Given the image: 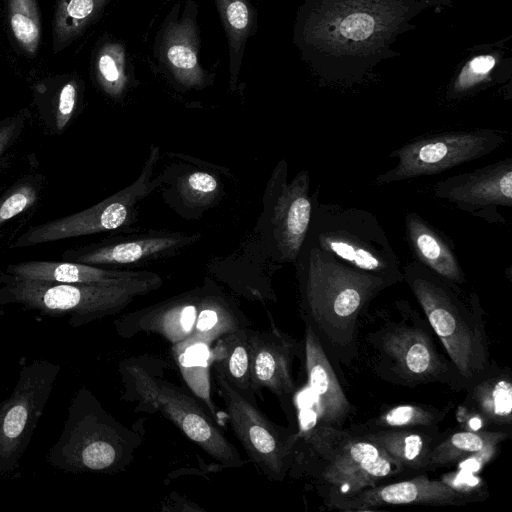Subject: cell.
<instances>
[{
    "label": "cell",
    "instance_id": "cell-1",
    "mask_svg": "<svg viewBox=\"0 0 512 512\" xmlns=\"http://www.w3.org/2000/svg\"><path fill=\"white\" fill-rule=\"evenodd\" d=\"M435 0H307L298 40L314 68L329 81L362 79L390 57L392 42Z\"/></svg>",
    "mask_w": 512,
    "mask_h": 512
},
{
    "label": "cell",
    "instance_id": "cell-2",
    "mask_svg": "<svg viewBox=\"0 0 512 512\" xmlns=\"http://www.w3.org/2000/svg\"><path fill=\"white\" fill-rule=\"evenodd\" d=\"M426 317L404 299L371 313L358 324V355L382 381L406 388L440 383L459 392L465 384Z\"/></svg>",
    "mask_w": 512,
    "mask_h": 512
},
{
    "label": "cell",
    "instance_id": "cell-3",
    "mask_svg": "<svg viewBox=\"0 0 512 512\" xmlns=\"http://www.w3.org/2000/svg\"><path fill=\"white\" fill-rule=\"evenodd\" d=\"M300 316L315 331L331 360L358 358V324L370 303L391 287L323 253L303 250L295 261Z\"/></svg>",
    "mask_w": 512,
    "mask_h": 512
},
{
    "label": "cell",
    "instance_id": "cell-4",
    "mask_svg": "<svg viewBox=\"0 0 512 512\" xmlns=\"http://www.w3.org/2000/svg\"><path fill=\"white\" fill-rule=\"evenodd\" d=\"M405 472L372 440L317 422L298 429L289 470L308 480L328 509L338 511L356 493Z\"/></svg>",
    "mask_w": 512,
    "mask_h": 512
},
{
    "label": "cell",
    "instance_id": "cell-5",
    "mask_svg": "<svg viewBox=\"0 0 512 512\" xmlns=\"http://www.w3.org/2000/svg\"><path fill=\"white\" fill-rule=\"evenodd\" d=\"M403 279L444 351L460 374L465 389L491 366L484 310L476 293L435 274L417 261L403 268Z\"/></svg>",
    "mask_w": 512,
    "mask_h": 512
},
{
    "label": "cell",
    "instance_id": "cell-6",
    "mask_svg": "<svg viewBox=\"0 0 512 512\" xmlns=\"http://www.w3.org/2000/svg\"><path fill=\"white\" fill-rule=\"evenodd\" d=\"M161 359L143 355L123 359L118 372L122 399L135 403V413L160 414L223 468H239L244 460L214 417L183 388L165 379Z\"/></svg>",
    "mask_w": 512,
    "mask_h": 512
},
{
    "label": "cell",
    "instance_id": "cell-7",
    "mask_svg": "<svg viewBox=\"0 0 512 512\" xmlns=\"http://www.w3.org/2000/svg\"><path fill=\"white\" fill-rule=\"evenodd\" d=\"M114 324L122 338L154 334L171 345L187 340L212 345L227 333L251 327L238 304L208 277L201 286L127 313Z\"/></svg>",
    "mask_w": 512,
    "mask_h": 512
},
{
    "label": "cell",
    "instance_id": "cell-8",
    "mask_svg": "<svg viewBox=\"0 0 512 512\" xmlns=\"http://www.w3.org/2000/svg\"><path fill=\"white\" fill-rule=\"evenodd\" d=\"M163 279L143 270L140 275L114 283L64 284L14 278L8 283L11 297L29 308L46 313H68L81 322L114 315L136 298L158 290Z\"/></svg>",
    "mask_w": 512,
    "mask_h": 512
},
{
    "label": "cell",
    "instance_id": "cell-9",
    "mask_svg": "<svg viewBox=\"0 0 512 512\" xmlns=\"http://www.w3.org/2000/svg\"><path fill=\"white\" fill-rule=\"evenodd\" d=\"M214 376L232 431L250 461L268 480L284 481L292 465L298 429L274 423L257 406L255 394L236 389L216 370Z\"/></svg>",
    "mask_w": 512,
    "mask_h": 512
},
{
    "label": "cell",
    "instance_id": "cell-10",
    "mask_svg": "<svg viewBox=\"0 0 512 512\" xmlns=\"http://www.w3.org/2000/svg\"><path fill=\"white\" fill-rule=\"evenodd\" d=\"M159 156V147L152 145L141 173L133 183L88 209L31 227L12 247H26L119 229L137 231L130 227L137 221L138 203L164 182L163 175L153 178Z\"/></svg>",
    "mask_w": 512,
    "mask_h": 512
},
{
    "label": "cell",
    "instance_id": "cell-11",
    "mask_svg": "<svg viewBox=\"0 0 512 512\" xmlns=\"http://www.w3.org/2000/svg\"><path fill=\"white\" fill-rule=\"evenodd\" d=\"M506 139L493 129L432 133L417 137L390 153L396 165L378 175L374 183L386 185L442 173L498 149Z\"/></svg>",
    "mask_w": 512,
    "mask_h": 512
},
{
    "label": "cell",
    "instance_id": "cell-12",
    "mask_svg": "<svg viewBox=\"0 0 512 512\" xmlns=\"http://www.w3.org/2000/svg\"><path fill=\"white\" fill-rule=\"evenodd\" d=\"M271 180L268 224L274 257L281 263H295L311 222L309 173L300 171L287 182V165L282 162Z\"/></svg>",
    "mask_w": 512,
    "mask_h": 512
},
{
    "label": "cell",
    "instance_id": "cell-13",
    "mask_svg": "<svg viewBox=\"0 0 512 512\" xmlns=\"http://www.w3.org/2000/svg\"><path fill=\"white\" fill-rule=\"evenodd\" d=\"M433 196L490 223H504L499 207L512 206V158L447 177L433 185Z\"/></svg>",
    "mask_w": 512,
    "mask_h": 512
},
{
    "label": "cell",
    "instance_id": "cell-14",
    "mask_svg": "<svg viewBox=\"0 0 512 512\" xmlns=\"http://www.w3.org/2000/svg\"><path fill=\"white\" fill-rule=\"evenodd\" d=\"M251 351L250 382L255 395L268 389L290 419L297 386L292 373L296 357L304 355V343L282 331L272 321L267 330L248 329Z\"/></svg>",
    "mask_w": 512,
    "mask_h": 512
},
{
    "label": "cell",
    "instance_id": "cell-15",
    "mask_svg": "<svg viewBox=\"0 0 512 512\" xmlns=\"http://www.w3.org/2000/svg\"><path fill=\"white\" fill-rule=\"evenodd\" d=\"M201 234L178 231H147L117 236L82 248L68 250L63 258L89 265L142 266L179 253Z\"/></svg>",
    "mask_w": 512,
    "mask_h": 512
},
{
    "label": "cell",
    "instance_id": "cell-16",
    "mask_svg": "<svg viewBox=\"0 0 512 512\" xmlns=\"http://www.w3.org/2000/svg\"><path fill=\"white\" fill-rule=\"evenodd\" d=\"M304 362L307 381L315 399V421L335 428H344L354 414L335 373L332 361L313 328L304 322Z\"/></svg>",
    "mask_w": 512,
    "mask_h": 512
},
{
    "label": "cell",
    "instance_id": "cell-17",
    "mask_svg": "<svg viewBox=\"0 0 512 512\" xmlns=\"http://www.w3.org/2000/svg\"><path fill=\"white\" fill-rule=\"evenodd\" d=\"M470 503L441 479L426 474L363 489L345 501L340 511H373L382 506H459Z\"/></svg>",
    "mask_w": 512,
    "mask_h": 512
},
{
    "label": "cell",
    "instance_id": "cell-18",
    "mask_svg": "<svg viewBox=\"0 0 512 512\" xmlns=\"http://www.w3.org/2000/svg\"><path fill=\"white\" fill-rule=\"evenodd\" d=\"M465 391L461 406L478 416L487 429L511 431L512 379L508 367H499L492 362Z\"/></svg>",
    "mask_w": 512,
    "mask_h": 512
},
{
    "label": "cell",
    "instance_id": "cell-19",
    "mask_svg": "<svg viewBox=\"0 0 512 512\" xmlns=\"http://www.w3.org/2000/svg\"><path fill=\"white\" fill-rule=\"evenodd\" d=\"M408 247L415 261L435 274L463 286L466 275L448 237L416 212H407L404 219Z\"/></svg>",
    "mask_w": 512,
    "mask_h": 512
},
{
    "label": "cell",
    "instance_id": "cell-20",
    "mask_svg": "<svg viewBox=\"0 0 512 512\" xmlns=\"http://www.w3.org/2000/svg\"><path fill=\"white\" fill-rule=\"evenodd\" d=\"M448 431H441L438 424L357 433L376 443L408 472L426 471L432 449Z\"/></svg>",
    "mask_w": 512,
    "mask_h": 512
},
{
    "label": "cell",
    "instance_id": "cell-21",
    "mask_svg": "<svg viewBox=\"0 0 512 512\" xmlns=\"http://www.w3.org/2000/svg\"><path fill=\"white\" fill-rule=\"evenodd\" d=\"M142 271L101 268L73 261H27L7 267L14 278L64 284L114 283L134 278Z\"/></svg>",
    "mask_w": 512,
    "mask_h": 512
},
{
    "label": "cell",
    "instance_id": "cell-22",
    "mask_svg": "<svg viewBox=\"0 0 512 512\" xmlns=\"http://www.w3.org/2000/svg\"><path fill=\"white\" fill-rule=\"evenodd\" d=\"M198 33L189 18L170 23L164 32L160 54L174 79L185 88L202 87L205 71L198 60Z\"/></svg>",
    "mask_w": 512,
    "mask_h": 512
},
{
    "label": "cell",
    "instance_id": "cell-23",
    "mask_svg": "<svg viewBox=\"0 0 512 512\" xmlns=\"http://www.w3.org/2000/svg\"><path fill=\"white\" fill-rule=\"evenodd\" d=\"M248 328L225 334L211 346V368L218 371L236 389L254 394L251 389V351Z\"/></svg>",
    "mask_w": 512,
    "mask_h": 512
},
{
    "label": "cell",
    "instance_id": "cell-24",
    "mask_svg": "<svg viewBox=\"0 0 512 512\" xmlns=\"http://www.w3.org/2000/svg\"><path fill=\"white\" fill-rule=\"evenodd\" d=\"M510 436L511 431L497 429L448 431L432 449L427 460L426 471L455 465L486 446L501 444Z\"/></svg>",
    "mask_w": 512,
    "mask_h": 512
},
{
    "label": "cell",
    "instance_id": "cell-25",
    "mask_svg": "<svg viewBox=\"0 0 512 512\" xmlns=\"http://www.w3.org/2000/svg\"><path fill=\"white\" fill-rule=\"evenodd\" d=\"M211 346L198 340H187L172 345V354L179 370L198 399L215 417V405L211 398L210 367Z\"/></svg>",
    "mask_w": 512,
    "mask_h": 512
},
{
    "label": "cell",
    "instance_id": "cell-26",
    "mask_svg": "<svg viewBox=\"0 0 512 512\" xmlns=\"http://www.w3.org/2000/svg\"><path fill=\"white\" fill-rule=\"evenodd\" d=\"M452 403L443 408L419 403L390 406L378 415L350 427L356 432H371L392 428L438 425L450 411Z\"/></svg>",
    "mask_w": 512,
    "mask_h": 512
},
{
    "label": "cell",
    "instance_id": "cell-27",
    "mask_svg": "<svg viewBox=\"0 0 512 512\" xmlns=\"http://www.w3.org/2000/svg\"><path fill=\"white\" fill-rule=\"evenodd\" d=\"M108 0H59L53 19L55 52L74 41L95 19Z\"/></svg>",
    "mask_w": 512,
    "mask_h": 512
},
{
    "label": "cell",
    "instance_id": "cell-28",
    "mask_svg": "<svg viewBox=\"0 0 512 512\" xmlns=\"http://www.w3.org/2000/svg\"><path fill=\"white\" fill-rule=\"evenodd\" d=\"M216 3L228 37L233 88L238 79L244 46L251 34L253 13L248 0H216Z\"/></svg>",
    "mask_w": 512,
    "mask_h": 512
},
{
    "label": "cell",
    "instance_id": "cell-29",
    "mask_svg": "<svg viewBox=\"0 0 512 512\" xmlns=\"http://www.w3.org/2000/svg\"><path fill=\"white\" fill-rule=\"evenodd\" d=\"M9 20L12 33L29 55H34L41 38L40 15L36 0H9Z\"/></svg>",
    "mask_w": 512,
    "mask_h": 512
},
{
    "label": "cell",
    "instance_id": "cell-30",
    "mask_svg": "<svg viewBox=\"0 0 512 512\" xmlns=\"http://www.w3.org/2000/svg\"><path fill=\"white\" fill-rule=\"evenodd\" d=\"M96 76L102 89L112 97L123 94L127 85L125 50L118 43H107L96 58Z\"/></svg>",
    "mask_w": 512,
    "mask_h": 512
},
{
    "label": "cell",
    "instance_id": "cell-31",
    "mask_svg": "<svg viewBox=\"0 0 512 512\" xmlns=\"http://www.w3.org/2000/svg\"><path fill=\"white\" fill-rule=\"evenodd\" d=\"M177 193L185 206L205 210L218 198L220 183L213 174L195 170L183 175L177 184Z\"/></svg>",
    "mask_w": 512,
    "mask_h": 512
},
{
    "label": "cell",
    "instance_id": "cell-32",
    "mask_svg": "<svg viewBox=\"0 0 512 512\" xmlns=\"http://www.w3.org/2000/svg\"><path fill=\"white\" fill-rule=\"evenodd\" d=\"M32 413V403L24 394L13 401L0 420V443L2 446L16 445L21 439Z\"/></svg>",
    "mask_w": 512,
    "mask_h": 512
},
{
    "label": "cell",
    "instance_id": "cell-33",
    "mask_svg": "<svg viewBox=\"0 0 512 512\" xmlns=\"http://www.w3.org/2000/svg\"><path fill=\"white\" fill-rule=\"evenodd\" d=\"M441 480L464 496L470 503L483 500L489 495L482 478L474 473L457 470L444 474Z\"/></svg>",
    "mask_w": 512,
    "mask_h": 512
},
{
    "label": "cell",
    "instance_id": "cell-34",
    "mask_svg": "<svg viewBox=\"0 0 512 512\" xmlns=\"http://www.w3.org/2000/svg\"><path fill=\"white\" fill-rule=\"evenodd\" d=\"M495 65V59L490 55L477 56L472 59L467 68L458 77L453 86L451 95L459 97L472 89L480 80L491 71Z\"/></svg>",
    "mask_w": 512,
    "mask_h": 512
},
{
    "label": "cell",
    "instance_id": "cell-35",
    "mask_svg": "<svg viewBox=\"0 0 512 512\" xmlns=\"http://www.w3.org/2000/svg\"><path fill=\"white\" fill-rule=\"evenodd\" d=\"M36 199L35 189L30 185H22L1 197L0 199V225L20 214Z\"/></svg>",
    "mask_w": 512,
    "mask_h": 512
},
{
    "label": "cell",
    "instance_id": "cell-36",
    "mask_svg": "<svg viewBox=\"0 0 512 512\" xmlns=\"http://www.w3.org/2000/svg\"><path fill=\"white\" fill-rule=\"evenodd\" d=\"M77 99V85L74 81L66 83L59 94L57 112H56V125L58 130H62L69 122Z\"/></svg>",
    "mask_w": 512,
    "mask_h": 512
},
{
    "label": "cell",
    "instance_id": "cell-37",
    "mask_svg": "<svg viewBox=\"0 0 512 512\" xmlns=\"http://www.w3.org/2000/svg\"><path fill=\"white\" fill-rule=\"evenodd\" d=\"M499 450L500 444L486 446L458 461L455 464L457 470L477 474L498 455Z\"/></svg>",
    "mask_w": 512,
    "mask_h": 512
},
{
    "label": "cell",
    "instance_id": "cell-38",
    "mask_svg": "<svg viewBox=\"0 0 512 512\" xmlns=\"http://www.w3.org/2000/svg\"><path fill=\"white\" fill-rule=\"evenodd\" d=\"M17 126V123H11L0 128V155L11 143V140L16 133L15 131Z\"/></svg>",
    "mask_w": 512,
    "mask_h": 512
}]
</instances>
